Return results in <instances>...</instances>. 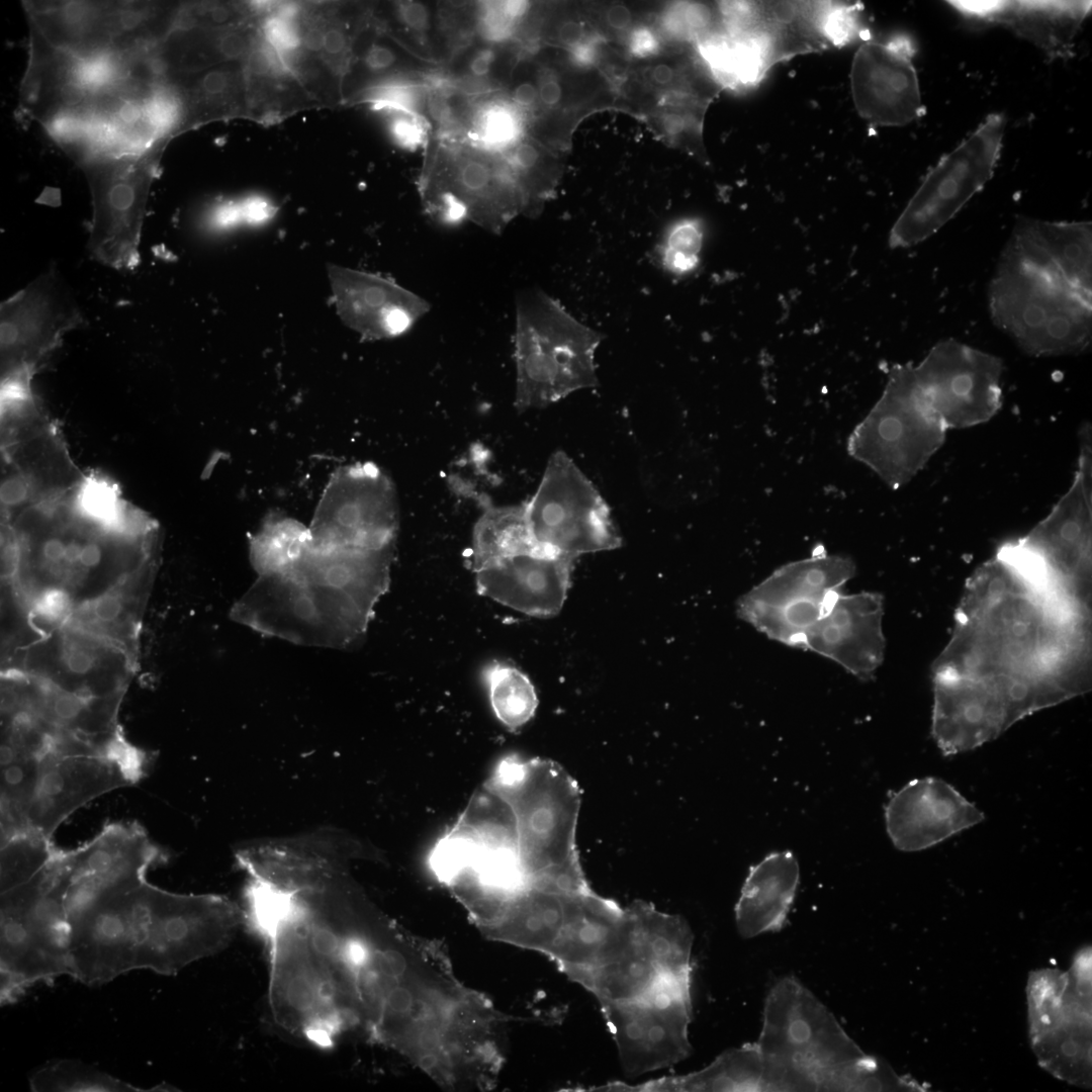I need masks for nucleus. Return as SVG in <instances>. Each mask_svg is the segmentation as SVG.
Masks as SVG:
<instances>
[{
	"label": "nucleus",
	"mask_w": 1092,
	"mask_h": 1092,
	"mask_svg": "<svg viewBox=\"0 0 1092 1092\" xmlns=\"http://www.w3.org/2000/svg\"><path fill=\"white\" fill-rule=\"evenodd\" d=\"M945 426L922 397L912 365L892 368L882 396L850 437L852 456L890 486L905 484L941 446Z\"/></svg>",
	"instance_id": "obj_14"
},
{
	"label": "nucleus",
	"mask_w": 1092,
	"mask_h": 1092,
	"mask_svg": "<svg viewBox=\"0 0 1092 1092\" xmlns=\"http://www.w3.org/2000/svg\"><path fill=\"white\" fill-rule=\"evenodd\" d=\"M371 16V13H370ZM358 31L348 70L342 81V95L349 100L363 90L411 76L429 74L437 65L415 57L385 32L374 20Z\"/></svg>",
	"instance_id": "obj_39"
},
{
	"label": "nucleus",
	"mask_w": 1092,
	"mask_h": 1092,
	"mask_svg": "<svg viewBox=\"0 0 1092 1092\" xmlns=\"http://www.w3.org/2000/svg\"><path fill=\"white\" fill-rule=\"evenodd\" d=\"M510 100L520 109L527 118V113L537 106V87L530 81L516 82L511 88L506 89Z\"/></svg>",
	"instance_id": "obj_53"
},
{
	"label": "nucleus",
	"mask_w": 1092,
	"mask_h": 1092,
	"mask_svg": "<svg viewBox=\"0 0 1092 1092\" xmlns=\"http://www.w3.org/2000/svg\"><path fill=\"white\" fill-rule=\"evenodd\" d=\"M651 79L657 85H667L674 79V71L667 64H658L651 70Z\"/></svg>",
	"instance_id": "obj_58"
},
{
	"label": "nucleus",
	"mask_w": 1092,
	"mask_h": 1092,
	"mask_svg": "<svg viewBox=\"0 0 1092 1092\" xmlns=\"http://www.w3.org/2000/svg\"><path fill=\"white\" fill-rule=\"evenodd\" d=\"M716 14L712 7L702 3L680 2L673 4L662 19L665 31L676 38H696L715 30Z\"/></svg>",
	"instance_id": "obj_49"
},
{
	"label": "nucleus",
	"mask_w": 1092,
	"mask_h": 1092,
	"mask_svg": "<svg viewBox=\"0 0 1092 1092\" xmlns=\"http://www.w3.org/2000/svg\"><path fill=\"white\" fill-rule=\"evenodd\" d=\"M1007 246L1092 297L1090 221H1046L1021 217Z\"/></svg>",
	"instance_id": "obj_34"
},
{
	"label": "nucleus",
	"mask_w": 1092,
	"mask_h": 1092,
	"mask_svg": "<svg viewBox=\"0 0 1092 1092\" xmlns=\"http://www.w3.org/2000/svg\"><path fill=\"white\" fill-rule=\"evenodd\" d=\"M419 180L427 212L438 222L470 220L500 233L528 210L525 195L504 154L455 134L432 133Z\"/></svg>",
	"instance_id": "obj_10"
},
{
	"label": "nucleus",
	"mask_w": 1092,
	"mask_h": 1092,
	"mask_svg": "<svg viewBox=\"0 0 1092 1092\" xmlns=\"http://www.w3.org/2000/svg\"><path fill=\"white\" fill-rule=\"evenodd\" d=\"M4 670H17L85 697H123L138 661L115 644L64 624L35 637Z\"/></svg>",
	"instance_id": "obj_23"
},
{
	"label": "nucleus",
	"mask_w": 1092,
	"mask_h": 1092,
	"mask_svg": "<svg viewBox=\"0 0 1092 1092\" xmlns=\"http://www.w3.org/2000/svg\"><path fill=\"white\" fill-rule=\"evenodd\" d=\"M150 763L149 755L131 744L115 751L52 750L40 762L25 813L27 829L51 839L75 811L108 792L135 784Z\"/></svg>",
	"instance_id": "obj_21"
},
{
	"label": "nucleus",
	"mask_w": 1092,
	"mask_h": 1092,
	"mask_svg": "<svg viewBox=\"0 0 1092 1092\" xmlns=\"http://www.w3.org/2000/svg\"><path fill=\"white\" fill-rule=\"evenodd\" d=\"M81 321L74 298L53 268L2 302L1 385H30L64 335Z\"/></svg>",
	"instance_id": "obj_24"
},
{
	"label": "nucleus",
	"mask_w": 1092,
	"mask_h": 1092,
	"mask_svg": "<svg viewBox=\"0 0 1092 1092\" xmlns=\"http://www.w3.org/2000/svg\"><path fill=\"white\" fill-rule=\"evenodd\" d=\"M398 525L393 482L374 463L357 462L331 475L308 528L316 547L379 549L395 544Z\"/></svg>",
	"instance_id": "obj_20"
},
{
	"label": "nucleus",
	"mask_w": 1092,
	"mask_h": 1092,
	"mask_svg": "<svg viewBox=\"0 0 1092 1092\" xmlns=\"http://www.w3.org/2000/svg\"><path fill=\"white\" fill-rule=\"evenodd\" d=\"M574 559L537 551L475 571L477 593L534 617H552L563 607Z\"/></svg>",
	"instance_id": "obj_32"
},
{
	"label": "nucleus",
	"mask_w": 1092,
	"mask_h": 1092,
	"mask_svg": "<svg viewBox=\"0 0 1092 1092\" xmlns=\"http://www.w3.org/2000/svg\"><path fill=\"white\" fill-rule=\"evenodd\" d=\"M988 300L995 326L1031 356L1078 354L1091 343L1092 297L1007 245Z\"/></svg>",
	"instance_id": "obj_7"
},
{
	"label": "nucleus",
	"mask_w": 1092,
	"mask_h": 1092,
	"mask_svg": "<svg viewBox=\"0 0 1092 1092\" xmlns=\"http://www.w3.org/2000/svg\"><path fill=\"white\" fill-rule=\"evenodd\" d=\"M489 704L497 720L517 730L534 716L538 699L529 677L512 664L492 661L481 670Z\"/></svg>",
	"instance_id": "obj_44"
},
{
	"label": "nucleus",
	"mask_w": 1092,
	"mask_h": 1092,
	"mask_svg": "<svg viewBox=\"0 0 1092 1092\" xmlns=\"http://www.w3.org/2000/svg\"><path fill=\"white\" fill-rule=\"evenodd\" d=\"M122 699L80 696L17 670L2 672L1 707L23 708L63 736L103 749L128 743L118 725Z\"/></svg>",
	"instance_id": "obj_27"
},
{
	"label": "nucleus",
	"mask_w": 1092,
	"mask_h": 1092,
	"mask_svg": "<svg viewBox=\"0 0 1092 1092\" xmlns=\"http://www.w3.org/2000/svg\"><path fill=\"white\" fill-rule=\"evenodd\" d=\"M69 870L65 851L32 879L1 893L0 1001H17L37 983L72 977L65 896Z\"/></svg>",
	"instance_id": "obj_9"
},
{
	"label": "nucleus",
	"mask_w": 1092,
	"mask_h": 1092,
	"mask_svg": "<svg viewBox=\"0 0 1092 1092\" xmlns=\"http://www.w3.org/2000/svg\"><path fill=\"white\" fill-rule=\"evenodd\" d=\"M762 1061L756 1042L727 1051L704 1070L662 1079L650 1088L684 1091H762Z\"/></svg>",
	"instance_id": "obj_42"
},
{
	"label": "nucleus",
	"mask_w": 1092,
	"mask_h": 1092,
	"mask_svg": "<svg viewBox=\"0 0 1092 1092\" xmlns=\"http://www.w3.org/2000/svg\"><path fill=\"white\" fill-rule=\"evenodd\" d=\"M855 573L849 557L817 554L775 570L737 603V615L769 639L796 648Z\"/></svg>",
	"instance_id": "obj_16"
},
{
	"label": "nucleus",
	"mask_w": 1092,
	"mask_h": 1092,
	"mask_svg": "<svg viewBox=\"0 0 1092 1092\" xmlns=\"http://www.w3.org/2000/svg\"><path fill=\"white\" fill-rule=\"evenodd\" d=\"M245 924L265 942L268 1003L276 1024L330 1049L360 1029L361 898L344 875L293 888L248 879Z\"/></svg>",
	"instance_id": "obj_2"
},
{
	"label": "nucleus",
	"mask_w": 1092,
	"mask_h": 1092,
	"mask_svg": "<svg viewBox=\"0 0 1092 1092\" xmlns=\"http://www.w3.org/2000/svg\"><path fill=\"white\" fill-rule=\"evenodd\" d=\"M530 6L526 1L477 2L478 39L491 43H508Z\"/></svg>",
	"instance_id": "obj_48"
},
{
	"label": "nucleus",
	"mask_w": 1092,
	"mask_h": 1092,
	"mask_svg": "<svg viewBox=\"0 0 1092 1092\" xmlns=\"http://www.w3.org/2000/svg\"><path fill=\"white\" fill-rule=\"evenodd\" d=\"M182 106L181 133L199 125L237 116L250 110L243 63H224L180 75H166Z\"/></svg>",
	"instance_id": "obj_37"
},
{
	"label": "nucleus",
	"mask_w": 1092,
	"mask_h": 1092,
	"mask_svg": "<svg viewBox=\"0 0 1092 1092\" xmlns=\"http://www.w3.org/2000/svg\"><path fill=\"white\" fill-rule=\"evenodd\" d=\"M31 1091L61 1092H152L173 1091L167 1084L142 1089L73 1060H60L34 1072L29 1078Z\"/></svg>",
	"instance_id": "obj_45"
},
{
	"label": "nucleus",
	"mask_w": 1092,
	"mask_h": 1092,
	"mask_svg": "<svg viewBox=\"0 0 1092 1092\" xmlns=\"http://www.w3.org/2000/svg\"><path fill=\"white\" fill-rule=\"evenodd\" d=\"M663 125L668 132L679 133L686 126V120L678 114H668L663 118Z\"/></svg>",
	"instance_id": "obj_59"
},
{
	"label": "nucleus",
	"mask_w": 1092,
	"mask_h": 1092,
	"mask_svg": "<svg viewBox=\"0 0 1092 1092\" xmlns=\"http://www.w3.org/2000/svg\"><path fill=\"white\" fill-rule=\"evenodd\" d=\"M178 93L155 58L105 84L46 127L78 166L135 155L181 133Z\"/></svg>",
	"instance_id": "obj_5"
},
{
	"label": "nucleus",
	"mask_w": 1092,
	"mask_h": 1092,
	"mask_svg": "<svg viewBox=\"0 0 1092 1092\" xmlns=\"http://www.w3.org/2000/svg\"><path fill=\"white\" fill-rule=\"evenodd\" d=\"M537 551L545 550L531 535L525 502L503 507L489 504L484 506L474 525L467 566L475 572L502 560Z\"/></svg>",
	"instance_id": "obj_40"
},
{
	"label": "nucleus",
	"mask_w": 1092,
	"mask_h": 1092,
	"mask_svg": "<svg viewBox=\"0 0 1092 1092\" xmlns=\"http://www.w3.org/2000/svg\"><path fill=\"white\" fill-rule=\"evenodd\" d=\"M337 311L368 340L401 336L430 308L421 296L375 274L329 265Z\"/></svg>",
	"instance_id": "obj_30"
},
{
	"label": "nucleus",
	"mask_w": 1092,
	"mask_h": 1092,
	"mask_svg": "<svg viewBox=\"0 0 1092 1092\" xmlns=\"http://www.w3.org/2000/svg\"><path fill=\"white\" fill-rule=\"evenodd\" d=\"M762 1091H857L877 1088L874 1065L833 1014L799 981L780 979L764 1002L756 1042Z\"/></svg>",
	"instance_id": "obj_4"
},
{
	"label": "nucleus",
	"mask_w": 1092,
	"mask_h": 1092,
	"mask_svg": "<svg viewBox=\"0 0 1092 1092\" xmlns=\"http://www.w3.org/2000/svg\"><path fill=\"white\" fill-rule=\"evenodd\" d=\"M983 820V813L952 786L930 777L909 782L885 806L888 835L903 851L929 848Z\"/></svg>",
	"instance_id": "obj_28"
},
{
	"label": "nucleus",
	"mask_w": 1092,
	"mask_h": 1092,
	"mask_svg": "<svg viewBox=\"0 0 1092 1092\" xmlns=\"http://www.w3.org/2000/svg\"><path fill=\"white\" fill-rule=\"evenodd\" d=\"M606 21L612 28L623 30L630 25L632 14L626 6L617 4L608 9Z\"/></svg>",
	"instance_id": "obj_57"
},
{
	"label": "nucleus",
	"mask_w": 1092,
	"mask_h": 1092,
	"mask_svg": "<svg viewBox=\"0 0 1092 1092\" xmlns=\"http://www.w3.org/2000/svg\"><path fill=\"white\" fill-rule=\"evenodd\" d=\"M704 243V231L695 219L674 223L657 247V257L662 268L675 276H685L696 270Z\"/></svg>",
	"instance_id": "obj_47"
},
{
	"label": "nucleus",
	"mask_w": 1092,
	"mask_h": 1092,
	"mask_svg": "<svg viewBox=\"0 0 1092 1092\" xmlns=\"http://www.w3.org/2000/svg\"><path fill=\"white\" fill-rule=\"evenodd\" d=\"M243 924V908L224 896L179 894L150 884L136 970L176 975L224 949Z\"/></svg>",
	"instance_id": "obj_15"
},
{
	"label": "nucleus",
	"mask_w": 1092,
	"mask_h": 1092,
	"mask_svg": "<svg viewBox=\"0 0 1092 1092\" xmlns=\"http://www.w3.org/2000/svg\"><path fill=\"white\" fill-rule=\"evenodd\" d=\"M914 53V44L904 35L885 41L869 39L856 50L850 69L851 96L856 111L869 123L901 126L925 112Z\"/></svg>",
	"instance_id": "obj_26"
},
{
	"label": "nucleus",
	"mask_w": 1092,
	"mask_h": 1092,
	"mask_svg": "<svg viewBox=\"0 0 1092 1092\" xmlns=\"http://www.w3.org/2000/svg\"><path fill=\"white\" fill-rule=\"evenodd\" d=\"M964 18L1000 24L1041 50L1051 60L1073 53L1074 39L1091 1H947Z\"/></svg>",
	"instance_id": "obj_33"
},
{
	"label": "nucleus",
	"mask_w": 1092,
	"mask_h": 1092,
	"mask_svg": "<svg viewBox=\"0 0 1092 1092\" xmlns=\"http://www.w3.org/2000/svg\"><path fill=\"white\" fill-rule=\"evenodd\" d=\"M536 87L538 93L537 106L555 109L562 102L564 96L563 87L553 74L542 73Z\"/></svg>",
	"instance_id": "obj_51"
},
{
	"label": "nucleus",
	"mask_w": 1092,
	"mask_h": 1092,
	"mask_svg": "<svg viewBox=\"0 0 1092 1092\" xmlns=\"http://www.w3.org/2000/svg\"><path fill=\"white\" fill-rule=\"evenodd\" d=\"M241 205L244 218L252 223L261 222L272 214V206L262 198H248Z\"/></svg>",
	"instance_id": "obj_56"
},
{
	"label": "nucleus",
	"mask_w": 1092,
	"mask_h": 1092,
	"mask_svg": "<svg viewBox=\"0 0 1092 1092\" xmlns=\"http://www.w3.org/2000/svg\"><path fill=\"white\" fill-rule=\"evenodd\" d=\"M525 508L535 543L549 553L575 560L621 545L604 498L563 451L551 455Z\"/></svg>",
	"instance_id": "obj_19"
},
{
	"label": "nucleus",
	"mask_w": 1092,
	"mask_h": 1092,
	"mask_svg": "<svg viewBox=\"0 0 1092 1092\" xmlns=\"http://www.w3.org/2000/svg\"><path fill=\"white\" fill-rule=\"evenodd\" d=\"M884 603L880 594L838 595L831 608L810 631L804 649L826 657L861 680L882 665L886 639Z\"/></svg>",
	"instance_id": "obj_29"
},
{
	"label": "nucleus",
	"mask_w": 1092,
	"mask_h": 1092,
	"mask_svg": "<svg viewBox=\"0 0 1092 1092\" xmlns=\"http://www.w3.org/2000/svg\"><path fill=\"white\" fill-rule=\"evenodd\" d=\"M570 61L579 67L593 65L599 56L598 41L585 36L579 43L568 50Z\"/></svg>",
	"instance_id": "obj_54"
},
{
	"label": "nucleus",
	"mask_w": 1092,
	"mask_h": 1092,
	"mask_svg": "<svg viewBox=\"0 0 1092 1092\" xmlns=\"http://www.w3.org/2000/svg\"><path fill=\"white\" fill-rule=\"evenodd\" d=\"M387 116L388 130L393 141L401 148L416 150L427 144L431 125L426 116L394 108H382Z\"/></svg>",
	"instance_id": "obj_50"
},
{
	"label": "nucleus",
	"mask_w": 1092,
	"mask_h": 1092,
	"mask_svg": "<svg viewBox=\"0 0 1092 1092\" xmlns=\"http://www.w3.org/2000/svg\"><path fill=\"white\" fill-rule=\"evenodd\" d=\"M603 336L572 316L543 290L519 293L516 302L515 406L542 408L598 385L595 353Z\"/></svg>",
	"instance_id": "obj_8"
},
{
	"label": "nucleus",
	"mask_w": 1092,
	"mask_h": 1092,
	"mask_svg": "<svg viewBox=\"0 0 1092 1092\" xmlns=\"http://www.w3.org/2000/svg\"><path fill=\"white\" fill-rule=\"evenodd\" d=\"M484 783L514 814L527 887L588 889L575 847L579 792L572 778L553 761L508 755Z\"/></svg>",
	"instance_id": "obj_6"
},
{
	"label": "nucleus",
	"mask_w": 1092,
	"mask_h": 1092,
	"mask_svg": "<svg viewBox=\"0 0 1092 1092\" xmlns=\"http://www.w3.org/2000/svg\"><path fill=\"white\" fill-rule=\"evenodd\" d=\"M157 570L158 563L150 565L76 606L66 624L115 644L138 661L142 621Z\"/></svg>",
	"instance_id": "obj_36"
},
{
	"label": "nucleus",
	"mask_w": 1092,
	"mask_h": 1092,
	"mask_svg": "<svg viewBox=\"0 0 1092 1092\" xmlns=\"http://www.w3.org/2000/svg\"><path fill=\"white\" fill-rule=\"evenodd\" d=\"M57 850L51 843V839L31 830L15 834L2 841L1 893L32 879L52 860Z\"/></svg>",
	"instance_id": "obj_46"
},
{
	"label": "nucleus",
	"mask_w": 1092,
	"mask_h": 1092,
	"mask_svg": "<svg viewBox=\"0 0 1092 1092\" xmlns=\"http://www.w3.org/2000/svg\"><path fill=\"white\" fill-rule=\"evenodd\" d=\"M258 29L247 24L230 28L175 27L156 48L155 58L164 75L193 74L214 66L244 63Z\"/></svg>",
	"instance_id": "obj_38"
},
{
	"label": "nucleus",
	"mask_w": 1092,
	"mask_h": 1092,
	"mask_svg": "<svg viewBox=\"0 0 1092 1092\" xmlns=\"http://www.w3.org/2000/svg\"><path fill=\"white\" fill-rule=\"evenodd\" d=\"M555 37L559 44L569 50L585 37L584 29L580 22L573 19H567L559 24L556 29Z\"/></svg>",
	"instance_id": "obj_55"
},
{
	"label": "nucleus",
	"mask_w": 1092,
	"mask_h": 1092,
	"mask_svg": "<svg viewBox=\"0 0 1092 1092\" xmlns=\"http://www.w3.org/2000/svg\"><path fill=\"white\" fill-rule=\"evenodd\" d=\"M1089 609L1028 586L995 556L966 584L933 672L977 684L1021 720L1088 691Z\"/></svg>",
	"instance_id": "obj_1"
},
{
	"label": "nucleus",
	"mask_w": 1092,
	"mask_h": 1092,
	"mask_svg": "<svg viewBox=\"0 0 1092 1092\" xmlns=\"http://www.w3.org/2000/svg\"><path fill=\"white\" fill-rule=\"evenodd\" d=\"M311 545L308 527L291 517L271 513L250 537L249 557L259 576L286 574L293 570Z\"/></svg>",
	"instance_id": "obj_43"
},
{
	"label": "nucleus",
	"mask_w": 1092,
	"mask_h": 1092,
	"mask_svg": "<svg viewBox=\"0 0 1092 1092\" xmlns=\"http://www.w3.org/2000/svg\"><path fill=\"white\" fill-rule=\"evenodd\" d=\"M374 608L349 592L294 574L260 575L235 605V620L295 643L346 647L364 635Z\"/></svg>",
	"instance_id": "obj_11"
},
{
	"label": "nucleus",
	"mask_w": 1092,
	"mask_h": 1092,
	"mask_svg": "<svg viewBox=\"0 0 1092 1092\" xmlns=\"http://www.w3.org/2000/svg\"><path fill=\"white\" fill-rule=\"evenodd\" d=\"M629 49L637 58H648L658 52L659 41L650 28L640 26L632 30L629 36Z\"/></svg>",
	"instance_id": "obj_52"
},
{
	"label": "nucleus",
	"mask_w": 1092,
	"mask_h": 1092,
	"mask_svg": "<svg viewBox=\"0 0 1092 1092\" xmlns=\"http://www.w3.org/2000/svg\"><path fill=\"white\" fill-rule=\"evenodd\" d=\"M167 146L162 143L140 154L100 158L79 166L92 199L87 247L98 262L116 269L139 263L149 195Z\"/></svg>",
	"instance_id": "obj_18"
},
{
	"label": "nucleus",
	"mask_w": 1092,
	"mask_h": 1092,
	"mask_svg": "<svg viewBox=\"0 0 1092 1092\" xmlns=\"http://www.w3.org/2000/svg\"><path fill=\"white\" fill-rule=\"evenodd\" d=\"M912 370L922 397L946 429L988 421L1001 405V360L953 339L933 346Z\"/></svg>",
	"instance_id": "obj_25"
},
{
	"label": "nucleus",
	"mask_w": 1092,
	"mask_h": 1092,
	"mask_svg": "<svg viewBox=\"0 0 1092 1092\" xmlns=\"http://www.w3.org/2000/svg\"><path fill=\"white\" fill-rule=\"evenodd\" d=\"M1 513L2 578L23 605L55 593L76 607L159 560L157 523L96 473Z\"/></svg>",
	"instance_id": "obj_3"
},
{
	"label": "nucleus",
	"mask_w": 1092,
	"mask_h": 1092,
	"mask_svg": "<svg viewBox=\"0 0 1092 1092\" xmlns=\"http://www.w3.org/2000/svg\"><path fill=\"white\" fill-rule=\"evenodd\" d=\"M723 30L740 46L761 81L776 64L842 46L861 32L860 3L721 2Z\"/></svg>",
	"instance_id": "obj_12"
},
{
	"label": "nucleus",
	"mask_w": 1092,
	"mask_h": 1092,
	"mask_svg": "<svg viewBox=\"0 0 1092 1092\" xmlns=\"http://www.w3.org/2000/svg\"><path fill=\"white\" fill-rule=\"evenodd\" d=\"M799 863L790 850L774 851L750 867L735 906L739 933L750 938L780 931L794 903Z\"/></svg>",
	"instance_id": "obj_35"
},
{
	"label": "nucleus",
	"mask_w": 1092,
	"mask_h": 1092,
	"mask_svg": "<svg viewBox=\"0 0 1092 1092\" xmlns=\"http://www.w3.org/2000/svg\"><path fill=\"white\" fill-rule=\"evenodd\" d=\"M182 2L23 1L29 28L55 48L98 55L155 50L174 29Z\"/></svg>",
	"instance_id": "obj_13"
},
{
	"label": "nucleus",
	"mask_w": 1092,
	"mask_h": 1092,
	"mask_svg": "<svg viewBox=\"0 0 1092 1092\" xmlns=\"http://www.w3.org/2000/svg\"><path fill=\"white\" fill-rule=\"evenodd\" d=\"M1088 462L1052 513L1023 539L1048 562L1064 588L1088 602L1091 575V500Z\"/></svg>",
	"instance_id": "obj_31"
},
{
	"label": "nucleus",
	"mask_w": 1092,
	"mask_h": 1092,
	"mask_svg": "<svg viewBox=\"0 0 1092 1092\" xmlns=\"http://www.w3.org/2000/svg\"><path fill=\"white\" fill-rule=\"evenodd\" d=\"M1006 118L991 113L929 170L896 219L892 249L915 246L938 232L993 177L1000 158Z\"/></svg>",
	"instance_id": "obj_17"
},
{
	"label": "nucleus",
	"mask_w": 1092,
	"mask_h": 1092,
	"mask_svg": "<svg viewBox=\"0 0 1092 1092\" xmlns=\"http://www.w3.org/2000/svg\"><path fill=\"white\" fill-rule=\"evenodd\" d=\"M527 118L506 89L472 95L460 135L493 153L505 154L526 135Z\"/></svg>",
	"instance_id": "obj_41"
},
{
	"label": "nucleus",
	"mask_w": 1092,
	"mask_h": 1092,
	"mask_svg": "<svg viewBox=\"0 0 1092 1092\" xmlns=\"http://www.w3.org/2000/svg\"><path fill=\"white\" fill-rule=\"evenodd\" d=\"M690 979L664 978L640 998L600 1003L627 1075L666 1068L689 1056Z\"/></svg>",
	"instance_id": "obj_22"
}]
</instances>
